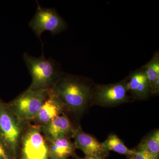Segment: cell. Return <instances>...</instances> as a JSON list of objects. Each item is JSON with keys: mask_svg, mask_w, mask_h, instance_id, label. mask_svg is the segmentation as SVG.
I'll return each mask as SVG.
<instances>
[{"mask_svg": "<svg viewBox=\"0 0 159 159\" xmlns=\"http://www.w3.org/2000/svg\"><path fill=\"white\" fill-rule=\"evenodd\" d=\"M75 159H99L98 158H96L91 157H80L77 155L75 154L74 156Z\"/></svg>", "mask_w": 159, "mask_h": 159, "instance_id": "cell-18", "label": "cell"}, {"mask_svg": "<svg viewBox=\"0 0 159 159\" xmlns=\"http://www.w3.org/2000/svg\"><path fill=\"white\" fill-rule=\"evenodd\" d=\"M127 81H120L113 84L98 85L93 89L92 102L102 107H112L128 101Z\"/></svg>", "mask_w": 159, "mask_h": 159, "instance_id": "cell-6", "label": "cell"}, {"mask_svg": "<svg viewBox=\"0 0 159 159\" xmlns=\"http://www.w3.org/2000/svg\"><path fill=\"white\" fill-rule=\"evenodd\" d=\"M138 150L147 152L155 159L159 157V130L153 131L143 139L138 146Z\"/></svg>", "mask_w": 159, "mask_h": 159, "instance_id": "cell-14", "label": "cell"}, {"mask_svg": "<svg viewBox=\"0 0 159 159\" xmlns=\"http://www.w3.org/2000/svg\"><path fill=\"white\" fill-rule=\"evenodd\" d=\"M49 90H32L28 89L7 105L18 119L29 123L37 115L48 97Z\"/></svg>", "mask_w": 159, "mask_h": 159, "instance_id": "cell-4", "label": "cell"}, {"mask_svg": "<svg viewBox=\"0 0 159 159\" xmlns=\"http://www.w3.org/2000/svg\"><path fill=\"white\" fill-rule=\"evenodd\" d=\"M127 85L128 92L136 99H146L151 93L149 81L143 70L133 74L127 82Z\"/></svg>", "mask_w": 159, "mask_h": 159, "instance_id": "cell-12", "label": "cell"}, {"mask_svg": "<svg viewBox=\"0 0 159 159\" xmlns=\"http://www.w3.org/2000/svg\"><path fill=\"white\" fill-rule=\"evenodd\" d=\"M71 137L74 139L76 148L82 151L86 157L105 159L109 152L106 150L94 137L87 134L80 126L74 128Z\"/></svg>", "mask_w": 159, "mask_h": 159, "instance_id": "cell-8", "label": "cell"}, {"mask_svg": "<svg viewBox=\"0 0 159 159\" xmlns=\"http://www.w3.org/2000/svg\"><path fill=\"white\" fill-rule=\"evenodd\" d=\"M101 143L103 148L108 152H115L128 157L132 156L134 153L135 150L127 148L122 140L116 134L110 135L105 141Z\"/></svg>", "mask_w": 159, "mask_h": 159, "instance_id": "cell-13", "label": "cell"}, {"mask_svg": "<svg viewBox=\"0 0 159 159\" xmlns=\"http://www.w3.org/2000/svg\"><path fill=\"white\" fill-rule=\"evenodd\" d=\"M0 101H1V100H0Z\"/></svg>", "mask_w": 159, "mask_h": 159, "instance_id": "cell-20", "label": "cell"}, {"mask_svg": "<svg viewBox=\"0 0 159 159\" xmlns=\"http://www.w3.org/2000/svg\"><path fill=\"white\" fill-rule=\"evenodd\" d=\"M29 123L20 120L7 103L0 101V139L6 145L11 159H17L21 140Z\"/></svg>", "mask_w": 159, "mask_h": 159, "instance_id": "cell-3", "label": "cell"}, {"mask_svg": "<svg viewBox=\"0 0 159 159\" xmlns=\"http://www.w3.org/2000/svg\"><path fill=\"white\" fill-rule=\"evenodd\" d=\"M6 159H11L10 158H6Z\"/></svg>", "mask_w": 159, "mask_h": 159, "instance_id": "cell-19", "label": "cell"}, {"mask_svg": "<svg viewBox=\"0 0 159 159\" xmlns=\"http://www.w3.org/2000/svg\"><path fill=\"white\" fill-rule=\"evenodd\" d=\"M21 159H49V145L39 126L27 125L21 140Z\"/></svg>", "mask_w": 159, "mask_h": 159, "instance_id": "cell-5", "label": "cell"}, {"mask_svg": "<svg viewBox=\"0 0 159 159\" xmlns=\"http://www.w3.org/2000/svg\"><path fill=\"white\" fill-rule=\"evenodd\" d=\"M41 131L47 141L71 137L73 128L70 119L64 113L58 116L51 122L39 126Z\"/></svg>", "mask_w": 159, "mask_h": 159, "instance_id": "cell-10", "label": "cell"}, {"mask_svg": "<svg viewBox=\"0 0 159 159\" xmlns=\"http://www.w3.org/2000/svg\"><path fill=\"white\" fill-rule=\"evenodd\" d=\"M51 91L76 116L82 115L92 102L93 89L75 76L62 74Z\"/></svg>", "mask_w": 159, "mask_h": 159, "instance_id": "cell-1", "label": "cell"}, {"mask_svg": "<svg viewBox=\"0 0 159 159\" xmlns=\"http://www.w3.org/2000/svg\"><path fill=\"white\" fill-rule=\"evenodd\" d=\"M129 157V159H155L147 152L138 149L135 150L134 153Z\"/></svg>", "mask_w": 159, "mask_h": 159, "instance_id": "cell-16", "label": "cell"}, {"mask_svg": "<svg viewBox=\"0 0 159 159\" xmlns=\"http://www.w3.org/2000/svg\"><path fill=\"white\" fill-rule=\"evenodd\" d=\"M148 78L152 93L157 80L159 79V59L158 55H156L144 66V70Z\"/></svg>", "mask_w": 159, "mask_h": 159, "instance_id": "cell-15", "label": "cell"}, {"mask_svg": "<svg viewBox=\"0 0 159 159\" xmlns=\"http://www.w3.org/2000/svg\"><path fill=\"white\" fill-rule=\"evenodd\" d=\"M7 158H11V157L6 145L0 139V159H6Z\"/></svg>", "mask_w": 159, "mask_h": 159, "instance_id": "cell-17", "label": "cell"}, {"mask_svg": "<svg viewBox=\"0 0 159 159\" xmlns=\"http://www.w3.org/2000/svg\"><path fill=\"white\" fill-rule=\"evenodd\" d=\"M23 56L32 79L29 89H50L62 74L56 62L53 59L46 58L43 54L40 57H35L25 53Z\"/></svg>", "mask_w": 159, "mask_h": 159, "instance_id": "cell-2", "label": "cell"}, {"mask_svg": "<svg viewBox=\"0 0 159 159\" xmlns=\"http://www.w3.org/2000/svg\"><path fill=\"white\" fill-rule=\"evenodd\" d=\"M66 110L64 104L49 89L48 97L32 121L38 126L45 125L62 115Z\"/></svg>", "mask_w": 159, "mask_h": 159, "instance_id": "cell-9", "label": "cell"}, {"mask_svg": "<svg viewBox=\"0 0 159 159\" xmlns=\"http://www.w3.org/2000/svg\"><path fill=\"white\" fill-rule=\"evenodd\" d=\"M29 26L38 37L45 31L56 34L65 30L66 24L55 9L43 8L39 5Z\"/></svg>", "mask_w": 159, "mask_h": 159, "instance_id": "cell-7", "label": "cell"}, {"mask_svg": "<svg viewBox=\"0 0 159 159\" xmlns=\"http://www.w3.org/2000/svg\"><path fill=\"white\" fill-rule=\"evenodd\" d=\"M47 142L49 145V159H68L76 154V146L69 137Z\"/></svg>", "mask_w": 159, "mask_h": 159, "instance_id": "cell-11", "label": "cell"}]
</instances>
